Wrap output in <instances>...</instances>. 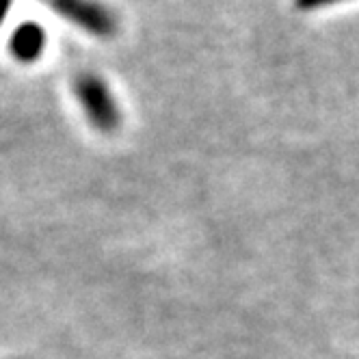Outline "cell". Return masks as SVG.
<instances>
[{
	"label": "cell",
	"instance_id": "6da1fadb",
	"mask_svg": "<svg viewBox=\"0 0 359 359\" xmlns=\"http://www.w3.org/2000/svg\"><path fill=\"white\" fill-rule=\"evenodd\" d=\"M74 93L89 123L100 133H113L121 121L119 107L111 93V87L100 76L85 72L74 81Z\"/></svg>",
	"mask_w": 359,
	"mask_h": 359
},
{
	"label": "cell",
	"instance_id": "7a4b0ae2",
	"mask_svg": "<svg viewBox=\"0 0 359 359\" xmlns=\"http://www.w3.org/2000/svg\"><path fill=\"white\" fill-rule=\"evenodd\" d=\"M46 5L65 22L93 37L107 39L117 33V18L97 0H46Z\"/></svg>",
	"mask_w": 359,
	"mask_h": 359
},
{
	"label": "cell",
	"instance_id": "3957f363",
	"mask_svg": "<svg viewBox=\"0 0 359 359\" xmlns=\"http://www.w3.org/2000/svg\"><path fill=\"white\" fill-rule=\"evenodd\" d=\"M46 31L41 24L33 22V20H27L18 24L11 33V39H9V50L15 61L20 63H35L46 50Z\"/></svg>",
	"mask_w": 359,
	"mask_h": 359
},
{
	"label": "cell",
	"instance_id": "277c9868",
	"mask_svg": "<svg viewBox=\"0 0 359 359\" xmlns=\"http://www.w3.org/2000/svg\"><path fill=\"white\" fill-rule=\"evenodd\" d=\"M338 3H342V0H294V7L299 11H318V9L333 7Z\"/></svg>",
	"mask_w": 359,
	"mask_h": 359
}]
</instances>
